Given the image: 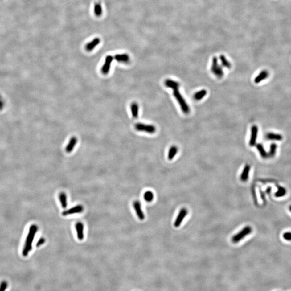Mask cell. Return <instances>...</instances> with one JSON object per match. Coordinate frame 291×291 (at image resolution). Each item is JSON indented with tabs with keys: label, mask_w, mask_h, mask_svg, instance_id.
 <instances>
[{
	"label": "cell",
	"mask_w": 291,
	"mask_h": 291,
	"mask_svg": "<svg viewBox=\"0 0 291 291\" xmlns=\"http://www.w3.org/2000/svg\"><path fill=\"white\" fill-rule=\"evenodd\" d=\"M38 227L36 224H32L30 227L22 251V255L24 257L28 256L29 253L32 250V242L38 231Z\"/></svg>",
	"instance_id": "cell-1"
},
{
	"label": "cell",
	"mask_w": 291,
	"mask_h": 291,
	"mask_svg": "<svg viewBox=\"0 0 291 291\" xmlns=\"http://www.w3.org/2000/svg\"><path fill=\"white\" fill-rule=\"evenodd\" d=\"M173 94L176 100L178 101V103L180 104L183 112L185 114H188L190 112L189 107L186 100H184V98L178 91V90H174Z\"/></svg>",
	"instance_id": "cell-2"
},
{
	"label": "cell",
	"mask_w": 291,
	"mask_h": 291,
	"mask_svg": "<svg viewBox=\"0 0 291 291\" xmlns=\"http://www.w3.org/2000/svg\"><path fill=\"white\" fill-rule=\"evenodd\" d=\"M252 228L250 227H245L243 229H242L241 231H240L238 233L236 234L235 235L233 236L232 238V242L234 243H236L238 242H240V240H243L246 236L248 235L252 232Z\"/></svg>",
	"instance_id": "cell-3"
},
{
	"label": "cell",
	"mask_w": 291,
	"mask_h": 291,
	"mask_svg": "<svg viewBox=\"0 0 291 291\" xmlns=\"http://www.w3.org/2000/svg\"><path fill=\"white\" fill-rule=\"evenodd\" d=\"M211 71L216 75L218 78H221L223 76L224 72L223 70L222 67L218 64V58L216 57H214L212 58V66L211 68Z\"/></svg>",
	"instance_id": "cell-4"
},
{
	"label": "cell",
	"mask_w": 291,
	"mask_h": 291,
	"mask_svg": "<svg viewBox=\"0 0 291 291\" xmlns=\"http://www.w3.org/2000/svg\"><path fill=\"white\" fill-rule=\"evenodd\" d=\"M135 128L137 131L145 132L148 133H154L156 132V127L152 125H146L142 123H137L135 125Z\"/></svg>",
	"instance_id": "cell-5"
},
{
	"label": "cell",
	"mask_w": 291,
	"mask_h": 291,
	"mask_svg": "<svg viewBox=\"0 0 291 291\" xmlns=\"http://www.w3.org/2000/svg\"><path fill=\"white\" fill-rule=\"evenodd\" d=\"M84 208V207L81 205H77L75 206L72 208L69 209L68 210H65L62 212V215L64 216H67L75 214H79L83 212Z\"/></svg>",
	"instance_id": "cell-6"
},
{
	"label": "cell",
	"mask_w": 291,
	"mask_h": 291,
	"mask_svg": "<svg viewBox=\"0 0 291 291\" xmlns=\"http://www.w3.org/2000/svg\"><path fill=\"white\" fill-rule=\"evenodd\" d=\"M113 58L111 55H108L105 58V63L101 68V71L104 75H107L109 72L111 68V63L113 62Z\"/></svg>",
	"instance_id": "cell-7"
},
{
	"label": "cell",
	"mask_w": 291,
	"mask_h": 291,
	"mask_svg": "<svg viewBox=\"0 0 291 291\" xmlns=\"http://www.w3.org/2000/svg\"><path fill=\"white\" fill-rule=\"evenodd\" d=\"M133 208L135 209L136 214L137 215V217L139 218L140 220H144L145 216L143 211L142 210L141 203L138 201H135L133 202Z\"/></svg>",
	"instance_id": "cell-8"
},
{
	"label": "cell",
	"mask_w": 291,
	"mask_h": 291,
	"mask_svg": "<svg viewBox=\"0 0 291 291\" xmlns=\"http://www.w3.org/2000/svg\"><path fill=\"white\" fill-rule=\"evenodd\" d=\"M187 214H188V210H186V209L183 208L180 210V212L174 222V226L177 227H180L184 218L186 217Z\"/></svg>",
	"instance_id": "cell-9"
},
{
	"label": "cell",
	"mask_w": 291,
	"mask_h": 291,
	"mask_svg": "<svg viewBox=\"0 0 291 291\" xmlns=\"http://www.w3.org/2000/svg\"><path fill=\"white\" fill-rule=\"evenodd\" d=\"M258 127L254 125L251 128V134L250 139L249 141V145L250 146H254L256 144L257 141V135H258Z\"/></svg>",
	"instance_id": "cell-10"
},
{
	"label": "cell",
	"mask_w": 291,
	"mask_h": 291,
	"mask_svg": "<svg viewBox=\"0 0 291 291\" xmlns=\"http://www.w3.org/2000/svg\"><path fill=\"white\" fill-rule=\"evenodd\" d=\"M76 230L77 232V238L79 240H82L84 237V226L81 222H78L76 224Z\"/></svg>",
	"instance_id": "cell-11"
},
{
	"label": "cell",
	"mask_w": 291,
	"mask_h": 291,
	"mask_svg": "<svg viewBox=\"0 0 291 291\" xmlns=\"http://www.w3.org/2000/svg\"><path fill=\"white\" fill-rule=\"evenodd\" d=\"M77 137H71V139L70 140L69 143L67 145V147L65 148L66 152L68 153L72 152L73 149L75 148V146L77 144Z\"/></svg>",
	"instance_id": "cell-12"
},
{
	"label": "cell",
	"mask_w": 291,
	"mask_h": 291,
	"mask_svg": "<svg viewBox=\"0 0 291 291\" xmlns=\"http://www.w3.org/2000/svg\"><path fill=\"white\" fill-rule=\"evenodd\" d=\"M165 85L169 88H171L173 90H178L180 84L178 81H174L171 79H167L165 81Z\"/></svg>",
	"instance_id": "cell-13"
},
{
	"label": "cell",
	"mask_w": 291,
	"mask_h": 291,
	"mask_svg": "<svg viewBox=\"0 0 291 291\" xmlns=\"http://www.w3.org/2000/svg\"><path fill=\"white\" fill-rule=\"evenodd\" d=\"M268 76H269V73L268 72V71L266 70L262 71L261 72H260L259 75L257 76V77L255 78V82L256 84L259 83L261 81L266 79L268 77Z\"/></svg>",
	"instance_id": "cell-14"
},
{
	"label": "cell",
	"mask_w": 291,
	"mask_h": 291,
	"mask_svg": "<svg viewBox=\"0 0 291 291\" xmlns=\"http://www.w3.org/2000/svg\"><path fill=\"white\" fill-rule=\"evenodd\" d=\"M100 42V40L99 38L94 39L92 42L88 43V44L86 45V50L88 51H92V50L94 49L95 47H96V46L98 45Z\"/></svg>",
	"instance_id": "cell-15"
},
{
	"label": "cell",
	"mask_w": 291,
	"mask_h": 291,
	"mask_svg": "<svg viewBox=\"0 0 291 291\" xmlns=\"http://www.w3.org/2000/svg\"><path fill=\"white\" fill-rule=\"evenodd\" d=\"M250 170V166L248 165H246L244 167V169L242 171V174L240 175V180L243 182L246 181L248 178V175Z\"/></svg>",
	"instance_id": "cell-16"
},
{
	"label": "cell",
	"mask_w": 291,
	"mask_h": 291,
	"mask_svg": "<svg viewBox=\"0 0 291 291\" xmlns=\"http://www.w3.org/2000/svg\"><path fill=\"white\" fill-rule=\"evenodd\" d=\"M114 59L119 62L127 63L129 60V57L127 54H118L115 55Z\"/></svg>",
	"instance_id": "cell-17"
},
{
	"label": "cell",
	"mask_w": 291,
	"mask_h": 291,
	"mask_svg": "<svg viewBox=\"0 0 291 291\" xmlns=\"http://www.w3.org/2000/svg\"><path fill=\"white\" fill-rule=\"evenodd\" d=\"M131 112L133 118L136 119L139 115V105L137 103L134 102L131 105Z\"/></svg>",
	"instance_id": "cell-18"
},
{
	"label": "cell",
	"mask_w": 291,
	"mask_h": 291,
	"mask_svg": "<svg viewBox=\"0 0 291 291\" xmlns=\"http://www.w3.org/2000/svg\"><path fill=\"white\" fill-rule=\"evenodd\" d=\"M59 199L60 201V204L62 208L63 209L67 208V206H68L67 194L64 192H61L59 194Z\"/></svg>",
	"instance_id": "cell-19"
},
{
	"label": "cell",
	"mask_w": 291,
	"mask_h": 291,
	"mask_svg": "<svg viewBox=\"0 0 291 291\" xmlns=\"http://www.w3.org/2000/svg\"><path fill=\"white\" fill-rule=\"evenodd\" d=\"M266 138L268 140H276V141H281L283 139V136L279 134L273 133H268L266 134Z\"/></svg>",
	"instance_id": "cell-20"
},
{
	"label": "cell",
	"mask_w": 291,
	"mask_h": 291,
	"mask_svg": "<svg viewBox=\"0 0 291 291\" xmlns=\"http://www.w3.org/2000/svg\"><path fill=\"white\" fill-rule=\"evenodd\" d=\"M178 152V148L176 146H172L170 148L168 154V158L169 160H171L173 159Z\"/></svg>",
	"instance_id": "cell-21"
},
{
	"label": "cell",
	"mask_w": 291,
	"mask_h": 291,
	"mask_svg": "<svg viewBox=\"0 0 291 291\" xmlns=\"http://www.w3.org/2000/svg\"><path fill=\"white\" fill-rule=\"evenodd\" d=\"M207 93V91L206 90H201L195 93V94L194 95V98L196 100H200L206 96Z\"/></svg>",
	"instance_id": "cell-22"
},
{
	"label": "cell",
	"mask_w": 291,
	"mask_h": 291,
	"mask_svg": "<svg viewBox=\"0 0 291 291\" xmlns=\"http://www.w3.org/2000/svg\"><path fill=\"white\" fill-rule=\"evenodd\" d=\"M256 147H257L258 150L259 151V153L260 154V155H261L262 158H266L268 157V153H267V152H266L263 146L260 144H257L256 145Z\"/></svg>",
	"instance_id": "cell-23"
},
{
	"label": "cell",
	"mask_w": 291,
	"mask_h": 291,
	"mask_svg": "<svg viewBox=\"0 0 291 291\" xmlns=\"http://www.w3.org/2000/svg\"><path fill=\"white\" fill-rule=\"evenodd\" d=\"M219 59H220V62L222 63V64L223 67H225V68H228V69L231 68V63H230L229 60L227 59L225 56L223 55H220L219 56Z\"/></svg>",
	"instance_id": "cell-24"
},
{
	"label": "cell",
	"mask_w": 291,
	"mask_h": 291,
	"mask_svg": "<svg viewBox=\"0 0 291 291\" xmlns=\"http://www.w3.org/2000/svg\"><path fill=\"white\" fill-rule=\"evenodd\" d=\"M144 199L147 202H150L154 199V194L150 191H147L144 194Z\"/></svg>",
	"instance_id": "cell-25"
},
{
	"label": "cell",
	"mask_w": 291,
	"mask_h": 291,
	"mask_svg": "<svg viewBox=\"0 0 291 291\" xmlns=\"http://www.w3.org/2000/svg\"><path fill=\"white\" fill-rule=\"evenodd\" d=\"M94 11L95 14L97 16H99L102 14V8L100 4L99 3H96L94 4Z\"/></svg>",
	"instance_id": "cell-26"
},
{
	"label": "cell",
	"mask_w": 291,
	"mask_h": 291,
	"mask_svg": "<svg viewBox=\"0 0 291 291\" xmlns=\"http://www.w3.org/2000/svg\"><path fill=\"white\" fill-rule=\"evenodd\" d=\"M286 193V189L283 188L282 186H279L278 190L275 194V196L277 197H283L285 195Z\"/></svg>",
	"instance_id": "cell-27"
},
{
	"label": "cell",
	"mask_w": 291,
	"mask_h": 291,
	"mask_svg": "<svg viewBox=\"0 0 291 291\" xmlns=\"http://www.w3.org/2000/svg\"><path fill=\"white\" fill-rule=\"evenodd\" d=\"M277 148V145L276 144H272L271 145L270 152H269V154H268L269 156H271V157H273V156L275 155L276 153Z\"/></svg>",
	"instance_id": "cell-28"
},
{
	"label": "cell",
	"mask_w": 291,
	"mask_h": 291,
	"mask_svg": "<svg viewBox=\"0 0 291 291\" xmlns=\"http://www.w3.org/2000/svg\"><path fill=\"white\" fill-rule=\"evenodd\" d=\"M8 287V283L6 281H3L0 284V291H6Z\"/></svg>",
	"instance_id": "cell-29"
},
{
	"label": "cell",
	"mask_w": 291,
	"mask_h": 291,
	"mask_svg": "<svg viewBox=\"0 0 291 291\" xmlns=\"http://www.w3.org/2000/svg\"><path fill=\"white\" fill-rule=\"evenodd\" d=\"M283 238L286 240H291V232H286L283 234Z\"/></svg>",
	"instance_id": "cell-30"
},
{
	"label": "cell",
	"mask_w": 291,
	"mask_h": 291,
	"mask_svg": "<svg viewBox=\"0 0 291 291\" xmlns=\"http://www.w3.org/2000/svg\"><path fill=\"white\" fill-rule=\"evenodd\" d=\"M45 238H41L39 240L38 242H37V247H39V246H41L42 245H43V244H44V243H45Z\"/></svg>",
	"instance_id": "cell-31"
},
{
	"label": "cell",
	"mask_w": 291,
	"mask_h": 291,
	"mask_svg": "<svg viewBox=\"0 0 291 291\" xmlns=\"http://www.w3.org/2000/svg\"><path fill=\"white\" fill-rule=\"evenodd\" d=\"M3 103L1 101V100H0V109L3 107Z\"/></svg>",
	"instance_id": "cell-32"
},
{
	"label": "cell",
	"mask_w": 291,
	"mask_h": 291,
	"mask_svg": "<svg viewBox=\"0 0 291 291\" xmlns=\"http://www.w3.org/2000/svg\"><path fill=\"white\" fill-rule=\"evenodd\" d=\"M289 209L290 211H291V206H289Z\"/></svg>",
	"instance_id": "cell-33"
}]
</instances>
